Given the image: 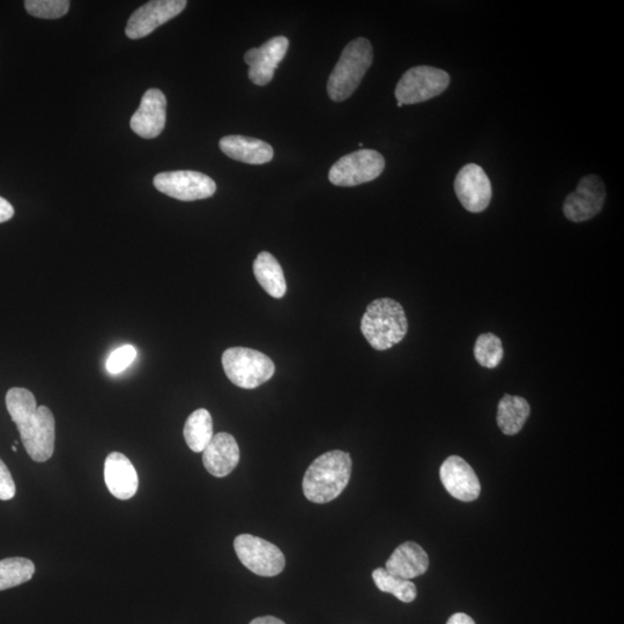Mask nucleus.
Wrapping results in <instances>:
<instances>
[{
  "mask_svg": "<svg viewBox=\"0 0 624 624\" xmlns=\"http://www.w3.org/2000/svg\"><path fill=\"white\" fill-rule=\"evenodd\" d=\"M6 408L17 425L29 457L36 463H46L55 451L54 414L47 406L37 407L33 393L24 388L7 392Z\"/></svg>",
  "mask_w": 624,
  "mask_h": 624,
  "instance_id": "nucleus-1",
  "label": "nucleus"
},
{
  "mask_svg": "<svg viewBox=\"0 0 624 624\" xmlns=\"http://www.w3.org/2000/svg\"><path fill=\"white\" fill-rule=\"evenodd\" d=\"M352 474L349 453L334 450L324 453L308 467L302 488L304 496L312 503L325 504L343 494Z\"/></svg>",
  "mask_w": 624,
  "mask_h": 624,
  "instance_id": "nucleus-2",
  "label": "nucleus"
},
{
  "mask_svg": "<svg viewBox=\"0 0 624 624\" xmlns=\"http://www.w3.org/2000/svg\"><path fill=\"white\" fill-rule=\"evenodd\" d=\"M361 331L376 351H386L398 345L408 331L404 308L392 299L371 302L362 317Z\"/></svg>",
  "mask_w": 624,
  "mask_h": 624,
  "instance_id": "nucleus-3",
  "label": "nucleus"
},
{
  "mask_svg": "<svg viewBox=\"0 0 624 624\" xmlns=\"http://www.w3.org/2000/svg\"><path fill=\"white\" fill-rule=\"evenodd\" d=\"M374 50L367 39L349 42L328 81V93L334 102L351 98L373 64Z\"/></svg>",
  "mask_w": 624,
  "mask_h": 624,
  "instance_id": "nucleus-4",
  "label": "nucleus"
},
{
  "mask_svg": "<svg viewBox=\"0 0 624 624\" xmlns=\"http://www.w3.org/2000/svg\"><path fill=\"white\" fill-rule=\"evenodd\" d=\"M222 367L230 382L247 390L259 388L276 373L269 356L245 347L228 348L222 354Z\"/></svg>",
  "mask_w": 624,
  "mask_h": 624,
  "instance_id": "nucleus-5",
  "label": "nucleus"
},
{
  "mask_svg": "<svg viewBox=\"0 0 624 624\" xmlns=\"http://www.w3.org/2000/svg\"><path fill=\"white\" fill-rule=\"evenodd\" d=\"M450 85L448 72L432 66H416L408 70L396 87V98L401 106L432 100Z\"/></svg>",
  "mask_w": 624,
  "mask_h": 624,
  "instance_id": "nucleus-6",
  "label": "nucleus"
},
{
  "mask_svg": "<svg viewBox=\"0 0 624 624\" xmlns=\"http://www.w3.org/2000/svg\"><path fill=\"white\" fill-rule=\"evenodd\" d=\"M234 548L243 566L258 576H278L286 567L285 555L280 548L262 538L241 534L236 537Z\"/></svg>",
  "mask_w": 624,
  "mask_h": 624,
  "instance_id": "nucleus-7",
  "label": "nucleus"
},
{
  "mask_svg": "<svg viewBox=\"0 0 624 624\" xmlns=\"http://www.w3.org/2000/svg\"><path fill=\"white\" fill-rule=\"evenodd\" d=\"M385 169L381 153L373 150H360L347 154L338 160L329 173V180L337 187H356L376 180Z\"/></svg>",
  "mask_w": 624,
  "mask_h": 624,
  "instance_id": "nucleus-8",
  "label": "nucleus"
},
{
  "mask_svg": "<svg viewBox=\"0 0 624 624\" xmlns=\"http://www.w3.org/2000/svg\"><path fill=\"white\" fill-rule=\"evenodd\" d=\"M153 183L156 190L182 202L210 198L217 191L211 177L192 170L161 173L154 177Z\"/></svg>",
  "mask_w": 624,
  "mask_h": 624,
  "instance_id": "nucleus-9",
  "label": "nucleus"
},
{
  "mask_svg": "<svg viewBox=\"0 0 624 624\" xmlns=\"http://www.w3.org/2000/svg\"><path fill=\"white\" fill-rule=\"evenodd\" d=\"M606 188L597 175H588L579 181L576 191L570 193L563 205V213L572 222L588 221L603 210Z\"/></svg>",
  "mask_w": 624,
  "mask_h": 624,
  "instance_id": "nucleus-10",
  "label": "nucleus"
},
{
  "mask_svg": "<svg viewBox=\"0 0 624 624\" xmlns=\"http://www.w3.org/2000/svg\"><path fill=\"white\" fill-rule=\"evenodd\" d=\"M187 5L185 0H153L139 7L128 21L126 36L131 40L143 39L181 14Z\"/></svg>",
  "mask_w": 624,
  "mask_h": 624,
  "instance_id": "nucleus-11",
  "label": "nucleus"
},
{
  "mask_svg": "<svg viewBox=\"0 0 624 624\" xmlns=\"http://www.w3.org/2000/svg\"><path fill=\"white\" fill-rule=\"evenodd\" d=\"M455 191L466 211L481 213L492 202V183L485 170L475 163L460 169L455 181Z\"/></svg>",
  "mask_w": 624,
  "mask_h": 624,
  "instance_id": "nucleus-12",
  "label": "nucleus"
},
{
  "mask_svg": "<svg viewBox=\"0 0 624 624\" xmlns=\"http://www.w3.org/2000/svg\"><path fill=\"white\" fill-rule=\"evenodd\" d=\"M289 41L285 36L273 37L262 47L250 49L244 55V62L249 65V78L257 86L271 83L274 72L285 58Z\"/></svg>",
  "mask_w": 624,
  "mask_h": 624,
  "instance_id": "nucleus-13",
  "label": "nucleus"
},
{
  "mask_svg": "<svg viewBox=\"0 0 624 624\" xmlns=\"http://www.w3.org/2000/svg\"><path fill=\"white\" fill-rule=\"evenodd\" d=\"M167 99L160 89L151 88L141 99L140 107L133 114L130 126L141 138L159 137L166 126Z\"/></svg>",
  "mask_w": 624,
  "mask_h": 624,
  "instance_id": "nucleus-14",
  "label": "nucleus"
},
{
  "mask_svg": "<svg viewBox=\"0 0 624 624\" xmlns=\"http://www.w3.org/2000/svg\"><path fill=\"white\" fill-rule=\"evenodd\" d=\"M440 477L448 493L459 501H475L481 493L478 475L462 457L451 456L445 460Z\"/></svg>",
  "mask_w": 624,
  "mask_h": 624,
  "instance_id": "nucleus-15",
  "label": "nucleus"
},
{
  "mask_svg": "<svg viewBox=\"0 0 624 624\" xmlns=\"http://www.w3.org/2000/svg\"><path fill=\"white\" fill-rule=\"evenodd\" d=\"M104 481L111 495L126 501L138 492L139 479L131 460L121 452H113L104 463Z\"/></svg>",
  "mask_w": 624,
  "mask_h": 624,
  "instance_id": "nucleus-16",
  "label": "nucleus"
},
{
  "mask_svg": "<svg viewBox=\"0 0 624 624\" xmlns=\"http://www.w3.org/2000/svg\"><path fill=\"white\" fill-rule=\"evenodd\" d=\"M206 471L217 478H225L240 463V448L235 437L228 433L214 435L203 451Z\"/></svg>",
  "mask_w": 624,
  "mask_h": 624,
  "instance_id": "nucleus-17",
  "label": "nucleus"
},
{
  "mask_svg": "<svg viewBox=\"0 0 624 624\" xmlns=\"http://www.w3.org/2000/svg\"><path fill=\"white\" fill-rule=\"evenodd\" d=\"M429 568V557L425 549L415 542L400 545L385 563L391 575L411 579L425 575Z\"/></svg>",
  "mask_w": 624,
  "mask_h": 624,
  "instance_id": "nucleus-18",
  "label": "nucleus"
},
{
  "mask_svg": "<svg viewBox=\"0 0 624 624\" xmlns=\"http://www.w3.org/2000/svg\"><path fill=\"white\" fill-rule=\"evenodd\" d=\"M219 146L228 158L248 165H264L274 156L272 146L256 138L227 136L220 140Z\"/></svg>",
  "mask_w": 624,
  "mask_h": 624,
  "instance_id": "nucleus-19",
  "label": "nucleus"
},
{
  "mask_svg": "<svg viewBox=\"0 0 624 624\" xmlns=\"http://www.w3.org/2000/svg\"><path fill=\"white\" fill-rule=\"evenodd\" d=\"M254 273L258 284L274 299H281L286 295L287 284L284 271L278 259L270 252H260L254 263Z\"/></svg>",
  "mask_w": 624,
  "mask_h": 624,
  "instance_id": "nucleus-20",
  "label": "nucleus"
},
{
  "mask_svg": "<svg viewBox=\"0 0 624 624\" xmlns=\"http://www.w3.org/2000/svg\"><path fill=\"white\" fill-rule=\"evenodd\" d=\"M531 413L527 400L517 396H504L497 407V426L504 435L514 436L523 429Z\"/></svg>",
  "mask_w": 624,
  "mask_h": 624,
  "instance_id": "nucleus-21",
  "label": "nucleus"
},
{
  "mask_svg": "<svg viewBox=\"0 0 624 624\" xmlns=\"http://www.w3.org/2000/svg\"><path fill=\"white\" fill-rule=\"evenodd\" d=\"M183 434L190 450L203 452L214 436L211 413L205 408L193 412L185 422Z\"/></svg>",
  "mask_w": 624,
  "mask_h": 624,
  "instance_id": "nucleus-22",
  "label": "nucleus"
},
{
  "mask_svg": "<svg viewBox=\"0 0 624 624\" xmlns=\"http://www.w3.org/2000/svg\"><path fill=\"white\" fill-rule=\"evenodd\" d=\"M35 566L25 557H10L0 561V591L16 588L33 578Z\"/></svg>",
  "mask_w": 624,
  "mask_h": 624,
  "instance_id": "nucleus-23",
  "label": "nucleus"
},
{
  "mask_svg": "<svg viewBox=\"0 0 624 624\" xmlns=\"http://www.w3.org/2000/svg\"><path fill=\"white\" fill-rule=\"evenodd\" d=\"M374 582L380 591L390 593L403 603L410 604L418 596L416 586L408 579L390 574L385 568H377L373 572Z\"/></svg>",
  "mask_w": 624,
  "mask_h": 624,
  "instance_id": "nucleus-24",
  "label": "nucleus"
},
{
  "mask_svg": "<svg viewBox=\"0 0 624 624\" xmlns=\"http://www.w3.org/2000/svg\"><path fill=\"white\" fill-rule=\"evenodd\" d=\"M503 346L499 337L493 333H484L475 341L474 358L481 367L494 369L503 360Z\"/></svg>",
  "mask_w": 624,
  "mask_h": 624,
  "instance_id": "nucleus-25",
  "label": "nucleus"
},
{
  "mask_svg": "<svg viewBox=\"0 0 624 624\" xmlns=\"http://www.w3.org/2000/svg\"><path fill=\"white\" fill-rule=\"evenodd\" d=\"M70 5L68 0H26L25 9L35 18L54 20L64 17Z\"/></svg>",
  "mask_w": 624,
  "mask_h": 624,
  "instance_id": "nucleus-26",
  "label": "nucleus"
},
{
  "mask_svg": "<svg viewBox=\"0 0 624 624\" xmlns=\"http://www.w3.org/2000/svg\"><path fill=\"white\" fill-rule=\"evenodd\" d=\"M137 358L136 348L131 345L122 346L109 356L106 363L108 373L117 375L128 369Z\"/></svg>",
  "mask_w": 624,
  "mask_h": 624,
  "instance_id": "nucleus-27",
  "label": "nucleus"
},
{
  "mask_svg": "<svg viewBox=\"0 0 624 624\" xmlns=\"http://www.w3.org/2000/svg\"><path fill=\"white\" fill-rule=\"evenodd\" d=\"M16 493L17 488L16 484H14L12 474L3 460L0 459V500L10 501L14 499Z\"/></svg>",
  "mask_w": 624,
  "mask_h": 624,
  "instance_id": "nucleus-28",
  "label": "nucleus"
},
{
  "mask_svg": "<svg viewBox=\"0 0 624 624\" xmlns=\"http://www.w3.org/2000/svg\"><path fill=\"white\" fill-rule=\"evenodd\" d=\"M14 208L6 199L0 197V224L13 218Z\"/></svg>",
  "mask_w": 624,
  "mask_h": 624,
  "instance_id": "nucleus-29",
  "label": "nucleus"
},
{
  "mask_svg": "<svg viewBox=\"0 0 624 624\" xmlns=\"http://www.w3.org/2000/svg\"><path fill=\"white\" fill-rule=\"evenodd\" d=\"M447 624H475V622L465 613H456L451 616Z\"/></svg>",
  "mask_w": 624,
  "mask_h": 624,
  "instance_id": "nucleus-30",
  "label": "nucleus"
},
{
  "mask_svg": "<svg viewBox=\"0 0 624 624\" xmlns=\"http://www.w3.org/2000/svg\"><path fill=\"white\" fill-rule=\"evenodd\" d=\"M249 624H286L284 621H281L274 616H262V618H257L252 620Z\"/></svg>",
  "mask_w": 624,
  "mask_h": 624,
  "instance_id": "nucleus-31",
  "label": "nucleus"
},
{
  "mask_svg": "<svg viewBox=\"0 0 624 624\" xmlns=\"http://www.w3.org/2000/svg\"><path fill=\"white\" fill-rule=\"evenodd\" d=\"M12 450H13L14 452H17V451H18L17 447H12Z\"/></svg>",
  "mask_w": 624,
  "mask_h": 624,
  "instance_id": "nucleus-32",
  "label": "nucleus"
}]
</instances>
